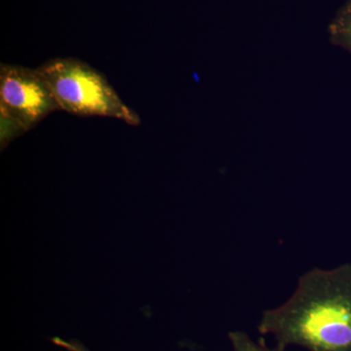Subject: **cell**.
<instances>
[{
    "label": "cell",
    "instance_id": "cell-1",
    "mask_svg": "<svg viewBox=\"0 0 351 351\" xmlns=\"http://www.w3.org/2000/svg\"><path fill=\"white\" fill-rule=\"evenodd\" d=\"M258 330L272 335L281 351H351L350 263L302 274L287 302L263 311Z\"/></svg>",
    "mask_w": 351,
    "mask_h": 351
},
{
    "label": "cell",
    "instance_id": "cell-2",
    "mask_svg": "<svg viewBox=\"0 0 351 351\" xmlns=\"http://www.w3.org/2000/svg\"><path fill=\"white\" fill-rule=\"evenodd\" d=\"M60 110L80 117H105L138 125L137 113L127 107L107 78L85 62L57 58L38 68Z\"/></svg>",
    "mask_w": 351,
    "mask_h": 351
},
{
    "label": "cell",
    "instance_id": "cell-3",
    "mask_svg": "<svg viewBox=\"0 0 351 351\" xmlns=\"http://www.w3.org/2000/svg\"><path fill=\"white\" fill-rule=\"evenodd\" d=\"M0 112L27 132L60 110L52 90L38 69L0 66Z\"/></svg>",
    "mask_w": 351,
    "mask_h": 351
},
{
    "label": "cell",
    "instance_id": "cell-4",
    "mask_svg": "<svg viewBox=\"0 0 351 351\" xmlns=\"http://www.w3.org/2000/svg\"><path fill=\"white\" fill-rule=\"evenodd\" d=\"M328 38L335 47L351 55V0H345L327 27Z\"/></svg>",
    "mask_w": 351,
    "mask_h": 351
},
{
    "label": "cell",
    "instance_id": "cell-5",
    "mask_svg": "<svg viewBox=\"0 0 351 351\" xmlns=\"http://www.w3.org/2000/svg\"><path fill=\"white\" fill-rule=\"evenodd\" d=\"M233 351H281L277 348H269L262 341H254L243 331H232L228 334Z\"/></svg>",
    "mask_w": 351,
    "mask_h": 351
},
{
    "label": "cell",
    "instance_id": "cell-6",
    "mask_svg": "<svg viewBox=\"0 0 351 351\" xmlns=\"http://www.w3.org/2000/svg\"><path fill=\"white\" fill-rule=\"evenodd\" d=\"M52 343L69 351H90L77 341H64L61 338H54L52 339Z\"/></svg>",
    "mask_w": 351,
    "mask_h": 351
}]
</instances>
